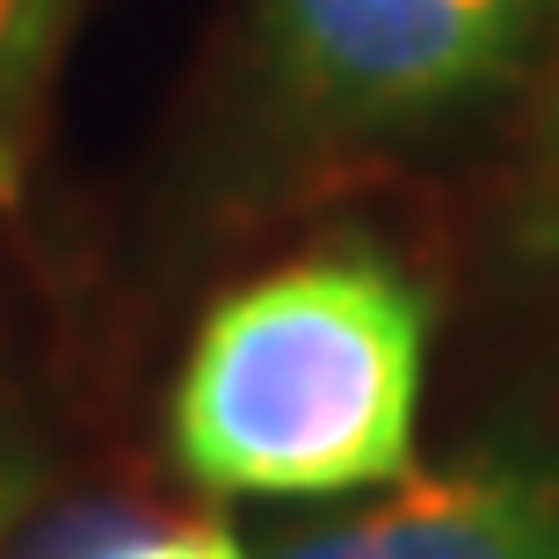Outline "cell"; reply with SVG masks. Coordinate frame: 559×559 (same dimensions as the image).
I'll list each match as a JSON object with an SVG mask.
<instances>
[{
  "label": "cell",
  "instance_id": "1",
  "mask_svg": "<svg viewBox=\"0 0 559 559\" xmlns=\"http://www.w3.org/2000/svg\"><path fill=\"white\" fill-rule=\"evenodd\" d=\"M429 306L378 254H312L233 290L175 393L211 495H349L407 473Z\"/></svg>",
  "mask_w": 559,
  "mask_h": 559
},
{
  "label": "cell",
  "instance_id": "2",
  "mask_svg": "<svg viewBox=\"0 0 559 559\" xmlns=\"http://www.w3.org/2000/svg\"><path fill=\"white\" fill-rule=\"evenodd\" d=\"M538 0H270L276 44L320 109L421 117L516 59Z\"/></svg>",
  "mask_w": 559,
  "mask_h": 559
},
{
  "label": "cell",
  "instance_id": "3",
  "mask_svg": "<svg viewBox=\"0 0 559 559\" xmlns=\"http://www.w3.org/2000/svg\"><path fill=\"white\" fill-rule=\"evenodd\" d=\"M284 559H559V473L545 465H473L421 479Z\"/></svg>",
  "mask_w": 559,
  "mask_h": 559
},
{
  "label": "cell",
  "instance_id": "4",
  "mask_svg": "<svg viewBox=\"0 0 559 559\" xmlns=\"http://www.w3.org/2000/svg\"><path fill=\"white\" fill-rule=\"evenodd\" d=\"M15 559H248L226 523H160L131 509H66Z\"/></svg>",
  "mask_w": 559,
  "mask_h": 559
},
{
  "label": "cell",
  "instance_id": "5",
  "mask_svg": "<svg viewBox=\"0 0 559 559\" xmlns=\"http://www.w3.org/2000/svg\"><path fill=\"white\" fill-rule=\"evenodd\" d=\"M66 0H0V189L15 182L22 160V124L44 87V59L59 44Z\"/></svg>",
  "mask_w": 559,
  "mask_h": 559
},
{
  "label": "cell",
  "instance_id": "6",
  "mask_svg": "<svg viewBox=\"0 0 559 559\" xmlns=\"http://www.w3.org/2000/svg\"><path fill=\"white\" fill-rule=\"evenodd\" d=\"M29 479H37V457H29V443H22V429L8 421V407H0V538L15 531L22 501H29Z\"/></svg>",
  "mask_w": 559,
  "mask_h": 559
}]
</instances>
